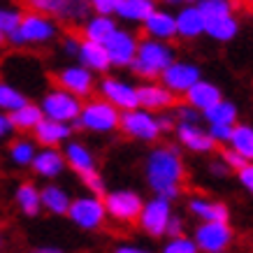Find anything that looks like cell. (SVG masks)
<instances>
[{
    "label": "cell",
    "instance_id": "484cf974",
    "mask_svg": "<svg viewBox=\"0 0 253 253\" xmlns=\"http://www.w3.org/2000/svg\"><path fill=\"white\" fill-rule=\"evenodd\" d=\"M239 21L235 14H221V16H209L205 21V35L216 42H230L237 38Z\"/></svg>",
    "mask_w": 253,
    "mask_h": 253
},
{
    "label": "cell",
    "instance_id": "f907efd6",
    "mask_svg": "<svg viewBox=\"0 0 253 253\" xmlns=\"http://www.w3.org/2000/svg\"><path fill=\"white\" fill-rule=\"evenodd\" d=\"M114 251H116V253H144V249H139V246H132V244H123V246H116Z\"/></svg>",
    "mask_w": 253,
    "mask_h": 253
},
{
    "label": "cell",
    "instance_id": "cb8c5ba5",
    "mask_svg": "<svg viewBox=\"0 0 253 253\" xmlns=\"http://www.w3.org/2000/svg\"><path fill=\"white\" fill-rule=\"evenodd\" d=\"M184 98L191 107H195L198 112H205L207 107H211L214 102H218V100L223 98V91L214 84V82L200 77L198 82L184 93Z\"/></svg>",
    "mask_w": 253,
    "mask_h": 253
},
{
    "label": "cell",
    "instance_id": "11a10c76",
    "mask_svg": "<svg viewBox=\"0 0 253 253\" xmlns=\"http://www.w3.org/2000/svg\"><path fill=\"white\" fill-rule=\"evenodd\" d=\"M5 44H7V35L0 31V46H5Z\"/></svg>",
    "mask_w": 253,
    "mask_h": 253
},
{
    "label": "cell",
    "instance_id": "30bf717a",
    "mask_svg": "<svg viewBox=\"0 0 253 253\" xmlns=\"http://www.w3.org/2000/svg\"><path fill=\"white\" fill-rule=\"evenodd\" d=\"M193 239L198 244V251L223 253L230 249L232 239H235V232H232L228 221H200Z\"/></svg>",
    "mask_w": 253,
    "mask_h": 253
},
{
    "label": "cell",
    "instance_id": "b9f144b4",
    "mask_svg": "<svg viewBox=\"0 0 253 253\" xmlns=\"http://www.w3.org/2000/svg\"><path fill=\"white\" fill-rule=\"evenodd\" d=\"M26 5H28L33 12H42V14L54 16L56 9H58V0H26Z\"/></svg>",
    "mask_w": 253,
    "mask_h": 253
},
{
    "label": "cell",
    "instance_id": "ac0fdd59",
    "mask_svg": "<svg viewBox=\"0 0 253 253\" xmlns=\"http://www.w3.org/2000/svg\"><path fill=\"white\" fill-rule=\"evenodd\" d=\"M65 156L58 146H42L35 151L31 169L42 179H58L65 172Z\"/></svg>",
    "mask_w": 253,
    "mask_h": 253
},
{
    "label": "cell",
    "instance_id": "52a82bcc",
    "mask_svg": "<svg viewBox=\"0 0 253 253\" xmlns=\"http://www.w3.org/2000/svg\"><path fill=\"white\" fill-rule=\"evenodd\" d=\"M82 102H84V100L77 98L75 93L65 91L61 86H54V88H49V91L42 95V100H40L38 105L46 119L75 123V119L79 116V109H82Z\"/></svg>",
    "mask_w": 253,
    "mask_h": 253
},
{
    "label": "cell",
    "instance_id": "5b68a950",
    "mask_svg": "<svg viewBox=\"0 0 253 253\" xmlns=\"http://www.w3.org/2000/svg\"><path fill=\"white\" fill-rule=\"evenodd\" d=\"M70 221L77 225L79 230L86 232H95L100 230L105 221H107V211H105V202H102V195H79V198L70 200L68 214H65Z\"/></svg>",
    "mask_w": 253,
    "mask_h": 253
},
{
    "label": "cell",
    "instance_id": "74e56055",
    "mask_svg": "<svg viewBox=\"0 0 253 253\" xmlns=\"http://www.w3.org/2000/svg\"><path fill=\"white\" fill-rule=\"evenodd\" d=\"M21 14L23 12H19V9H14V7H2V5H0V31L5 33V35H9V33L19 26Z\"/></svg>",
    "mask_w": 253,
    "mask_h": 253
},
{
    "label": "cell",
    "instance_id": "60d3db41",
    "mask_svg": "<svg viewBox=\"0 0 253 253\" xmlns=\"http://www.w3.org/2000/svg\"><path fill=\"white\" fill-rule=\"evenodd\" d=\"M82 181H84V186L88 188L91 193H95V195H105V179L98 174V169L95 172H91V174H84L82 176Z\"/></svg>",
    "mask_w": 253,
    "mask_h": 253
},
{
    "label": "cell",
    "instance_id": "d6a6232c",
    "mask_svg": "<svg viewBox=\"0 0 253 253\" xmlns=\"http://www.w3.org/2000/svg\"><path fill=\"white\" fill-rule=\"evenodd\" d=\"M228 146L242 154L246 161H253V126L251 123H235L228 139Z\"/></svg>",
    "mask_w": 253,
    "mask_h": 253
},
{
    "label": "cell",
    "instance_id": "7402d4cb",
    "mask_svg": "<svg viewBox=\"0 0 253 253\" xmlns=\"http://www.w3.org/2000/svg\"><path fill=\"white\" fill-rule=\"evenodd\" d=\"M75 58H77L84 68H88L91 72H95V75H107L109 70H112L107 49H105V44H100V42L82 40V42H79V51H77Z\"/></svg>",
    "mask_w": 253,
    "mask_h": 253
},
{
    "label": "cell",
    "instance_id": "7dc6e473",
    "mask_svg": "<svg viewBox=\"0 0 253 253\" xmlns=\"http://www.w3.org/2000/svg\"><path fill=\"white\" fill-rule=\"evenodd\" d=\"M181 232H184V221H181V216L172 214L169 216V221H168V230H165V235L172 237V235H181Z\"/></svg>",
    "mask_w": 253,
    "mask_h": 253
},
{
    "label": "cell",
    "instance_id": "f6af8a7d",
    "mask_svg": "<svg viewBox=\"0 0 253 253\" xmlns=\"http://www.w3.org/2000/svg\"><path fill=\"white\" fill-rule=\"evenodd\" d=\"M221 161L225 163V165H228V169H235V172H237V169H239V168H242V165H244V163H246V158H244V156H242V154H237L235 149H230V146H228V149L223 151Z\"/></svg>",
    "mask_w": 253,
    "mask_h": 253
},
{
    "label": "cell",
    "instance_id": "9f6ffc18",
    "mask_svg": "<svg viewBox=\"0 0 253 253\" xmlns=\"http://www.w3.org/2000/svg\"><path fill=\"white\" fill-rule=\"evenodd\" d=\"M2 244H5V237H2V230H0V249H2Z\"/></svg>",
    "mask_w": 253,
    "mask_h": 253
},
{
    "label": "cell",
    "instance_id": "4fadbf2b",
    "mask_svg": "<svg viewBox=\"0 0 253 253\" xmlns=\"http://www.w3.org/2000/svg\"><path fill=\"white\" fill-rule=\"evenodd\" d=\"M137 44H139L137 33L119 26V28L109 35L107 42H105V49H107L112 68H128V65L132 63V58H135Z\"/></svg>",
    "mask_w": 253,
    "mask_h": 253
},
{
    "label": "cell",
    "instance_id": "7a4b0ae2",
    "mask_svg": "<svg viewBox=\"0 0 253 253\" xmlns=\"http://www.w3.org/2000/svg\"><path fill=\"white\" fill-rule=\"evenodd\" d=\"M174 58H176V51L169 42L154 40V38H139L135 58H132V63L128 65V68L132 70L135 77H139L142 82H146V79H158L161 77L163 70L168 68Z\"/></svg>",
    "mask_w": 253,
    "mask_h": 253
},
{
    "label": "cell",
    "instance_id": "3957f363",
    "mask_svg": "<svg viewBox=\"0 0 253 253\" xmlns=\"http://www.w3.org/2000/svg\"><path fill=\"white\" fill-rule=\"evenodd\" d=\"M58 40V23L54 16L42 12H28L21 14V21L14 31L7 35V42L12 46H46Z\"/></svg>",
    "mask_w": 253,
    "mask_h": 253
},
{
    "label": "cell",
    "instance_id": "6da1fadb",
    "mask_svg": "<svg viewBox=\"0 0 253 253\" xmlns=\"http://www.w3.org/2000/svg\"><path fill=\"white\" fill-rule=\"evenodd\" d=\"M144 179L154 195L176 200L186 181V165L176 146H156L144 161Z\"/></svg>",
    "mask_w": 253,
    "mask_h": 253
},
{
    "label": "cell",
    "instance_id": "d4e9b609",
    "mask_svg": "<svg viewBox=\"0 0 253 253\" xmlns=\"http://www.w3.org/2000/svg\"><path fill=\"white\" fill-rule=\"evenodd\" d=\"M188 209L191 214L200 221H228L230 218V209L228 205H223L218 200H209V198H195L188 200Z\"/></svg>",
    "mask_w": 253,
    "mask_h": 253
},
{
    "label": "cell",
    "instance_id": "9c48e42d",
    "mask_svg": "<svg viewBox=\"0 0 253 253\" xmlns=\"http://www.w3.org/2000/svg\"><path fill=\"white\" fill-rule=\"evenodd\" d=\"M105 202V211L109 218H114L119 223H135L139 216V209L144 205L142 195L128 188H119V191H105L102 195Z\"/></svg>",
    "mask_w": 253,
    "mask_h": 253
},
{
    "label": "cell",
    "instance_id": "44dd1931",
    "mask_svg": "<svg viewBox=\"0 0 253 253\" xmlns=\"http://www.w3.org/2000/svg\"><path fill=\"white\" fill-rule=\"evenodd\" d=\"M63 156H65V165H68L72 172H77L79 176L91 174L98 169V163H95V156L84 142H77V139L70 137L65 142V149H63Z\"/></svg>",
    "mask_w": 253,
    "mask_h": 253
},
{
    "label": "cell",
    "instance_id": "9a60e30c",
    "mask_svg": "<svg viewBox=\"0 0 253 253\" xmlns=\"http://www.w3.org/2000/svg\"><path fill=\"white\" fill-rule=\"evenodd\" d=\"M137 102L139 107L158 114V112H168V109L174 107L176 95L163 84L161 79H146L137 86Z\"/></svg>",
    "mask_w": 253,
    "mask_h": 253
},
{
    "label": "cell",
    "instance_id": "1f68e13d",
    "mask_svg": "<svg viewBox=\"0 0 253 253\" xmlns=\"http://www.w3.org/2000/svg\"><path fill=\"white\" fill-rule=\"evenodd\" d=\"M35 151H38V142L33 137H16L9 142L7 158L14 168H31Z\"/></svg>",
    "mask_w": 253,
    "mask_h": 253
},
{
    "label": "cell",
    "instance_id": "ffe728a7",
    "mask_svg": "<svg viewBox=\"0 0 253 253\" xmlns=\"http://www.w3.org/2000/svg\"><path fill=\"white\" fill-rule=\"evenodd\" d=\"M146 38L154 40H163V42H172L176 38V23H174V14L169 9H158L156 7L151 14L146 16L144 21L139 23Z\"/></svg>",
    "mask_w": 253,
    "mask_h": 253
},
{
    "label": "cell",
    "instance_id": "8992f818",
    "mask_svg": "<svg viewBox=\"0 0 253 253\" xmlns=\"http://www.w3.org/2000/svg\"><path fill=\"white\" fill-rule=\"evenodd\" d=\"M119 130H121L126 137L137 139V142H156V139L163 135L158 116L144 107H132V109L121 112Z\"/></svg>",
    "mask_w": 253,
    "mask_h": 253
},
{
    "label": "cell",
    "instance_id": "f1b7e54d",
    "mask_svg": "<svg viewBox=\"0 0 253 253\" xmlns=\"http://www.w3.org/2000/svg\"><path fill=\"white\" fill-rule=\"evenodd\" d=\"M91 16V5L88 0H58L54 19L65 23V26H82Z\"/></svg>",
    "mask_w": 253,
    "mask_h": 253
},
{
    "label": "cell",
    "instance_id": "db71d44e",
    "mask_svg": "<svg viewBox=\"0 0 253 253\" xmlns=\"http://www.w3.org/2000/svg\"><path fill=\"white\" fill-rule=\"evenodd\" d=\"M168 5H193V2H198V0H165Z\"/></svg>",
    "mask_w": 253,
    "mask_h": 253
},
{
    "label": "cell",
    "instance_id": "4316f807",
    "mask_svg": "<svg viewBox=\"0 0 253 253\" xmlns=\"http://www.w3.org/2000/svg\"><path fill=\"white\" fill-rule=\"evenodd\" d=\"M156 7H158L156 0H121L114 12V16L123 23H135V26H139Z\"/></svg>",
    "mask_w": 253,
    "mask_h": 253
},
{
    "label": "cell",
    "instance_id": "8fae6325",
    "mask_svg": "<svg viewBox=\"0 0 253 253\" xmlns=\"http://www.w3.org/2000/svg\"><path fill=\"white\" fill-rule=\"evenodd\" d=\"M56 86H61V88L75 93L77 98L84 100L93 95L95 86H98V79H95V72H91L82 63H77V65H65V68L56 72Z\"/></svg>",
    "mask_w": 253,
    "mask_h": 253
},
{
    "label": "cell",
    "instance_id": "e575fe53",
    "mask_svg": "<svg viewBox=\"0 0 253 253\" xmlns=\"http://www.w3.org/2000/svg\"><path fill=\"white\" fill-rule=\"evenodd\" d=\"M23 102H28V95L21 91V88H16L14 84H9V82H0V112H14L16 107H21Z\"/></svg>",
    "mask_w": 253,
    "mask_h": 253
},
{
    "label": "cell",
    "instance_id": "ab89813d",
    "mask_svg": "<svg viewBox=\"0 0 253 253\" xmlns=\"http://www.w3.org/2000/svg\"><path fill=\"white\" fill-rule=\"evenodd\" d=\"M174 116H176V121H188V123H200L202 121V112H198L195 107H191L188 102H186V105H176Z\"/></svg>",
    "mask_w": 253,
    "mask_h": 253
},
{
    "label": "cell",
    "instance_id": "7bdbcfd3",
    "mask_svg": "<svg viewBox=\"0 0 253 253\" xmlns=\"http://www.w3.org/2000/svg\"><path fill=\"white\" fill-rule=\"evenodd\" d=\"M237 179H239V184L253 195V161H246L244 165L237 169Z\"/></svg>",
    "mask_w": 253,
    "mask_h": 253
},
{
    "label": "cell",
    "instance_id": "ba28073f",
    "mask_svg": "<svg viewBox=\"0 0 253 253\" xmlns=\"http://www.w3.org/2000/svg\"><path fill=\"white\" fill-rule=\"evenodd\" d=\"M172 214H174V211H172V200L163 198V195H154L151 200H146L144 205H142L137 223L149 237L161 239V237H165L168 221Z\"/></svg>",
    "mask_w": 253,
    "mask_h": 253
},
{
    "label": "cell",
    "instance_id": "ee69618b",
    "mask_svg": "<svg viewBox=\"0 0 253 253\" xmlns=\"http://www.w3.org/2000/svg\"><path fill=\"white\" fill-rule=\"evenodd\" d=\"M119 2L121 0H88L91 12H95V14H114Z\"/></svg>",
    "mask_w": 253,
    "mask_h": 253
},
{
    "label": "cell",
    "instance_id": "5bb4252c",
    "mask_svg": "<svg viewBox=\"0 0 253 253\" xmlns=\"http://www.w3.org/2000/svg\"><path fill=\"white\" fill-rule=\"evenodd\" d=\"M200 77H202L200 65H195V63H191V61H179V58H174L168 68L163 70V75L158 79H161L174 95H184Z\"/></svg>",
    "mask_w": 253,
    "mask_h": 253
},
{
    "label": "cell",
    "instance_id": "f546056e",
    "mask_svg": "<svg viewBox=\"0 0 253 253\" xmlns=\"http://www.w3.org/2000/svg\"><path fill=\"white\" fill-rule=\"evenodd\" d=\"M14 202L21 209V214L26 216H38L42 211V202H40V188L33 181H23L16 186L14 191Z\"/></svg>",
    "mask_w": 253,
    "mask_h": 253
},
{
    "label": "cell",
    "instance_id": "7c38bea8",
    "mask_svg": "<svg viewBox=\"0 0 253 253\" xmlns=\"http://www.w3.org/2000/svg\"><path fill=\"white\" fill-rule=\"evenodd\" d=\"M95 88H98L100 98H105L107 102H112V105H114L116 109H121V112L132 109V107H139L137 86L130 84V82H126V79H121V77H112V75H107V77L100 79Z\"/></svg>",
    "mask_w": 253,
    "mask_h": 253
},
{
    "label": "cell",
    "instance_id": "d590c367",
    "mask_svg": "<svg viewBox=\"0 0 253 253\" xmlns=\"http://www.w3.org/2000/svg\"><path fill=\"white\" fill-rule=\"evenodd\" d=\"M202 14L207 16H221V14H235V0H198L195 2Z\"/></svg>",
    "mask_w": 253,
    "mask_h": 253
},
{
    "label": "cell",
    "instance_id": "816d5d0a",
    "mask_svg": "<svg viewBox=\"0 0 253 253\" xmlns=\"http://www.w3.org/2000/svg\"><path fill=\"white\" fill-rule=\"evenodd\" d=\"M158 123H161V130H169V128H174V119L172 116H158Z\"/></svg>",
    "mask_w": 253,
    "mask_h": 253
},
{
    "label": "cell",
    "instance_id": "f35d334b",
    "mask_svg": "<svg viewBox=\"0 0 253 253\" xmlns=\"http://www.w3.org/2000/svg\"><path fill=\"white\" fill-rule=\"evenodd\" d=\"M232 126L235 123H209V137L216 142V146L218 144H228V139H230V132H232Z\"/></svg>",
    "mask_w": 253,
    "mask_h": 253
},
{
    "label": "cell",
    "instance_id": "8d00e7d4",
    "mask_svg": "<svg viewBox=\"0 0 253 253\" xmlns=\"http://www.w3.org/2000/svg\"><path fill=\"white\" fill-rule=\"evenodd\" d=\"M165 253H198V244L193 237H186L184 232L181 235H172L168 237V244L163 246Z\"/></svg>",
    "mask_w": 253,
    "mask_h": 253
},
{
    "label": "cell",
    "instance_id": "d6986e66",
    "mask_svg": "<svg viewBox=\"0 0 253 253\" xmlns=\"http://www.w3.org/2000/svg\"><path fill=\"white\" fill-rule=\"evenodd\" d=\"M205 21L207 16L202 14V9L193 5H181V9L174 14L176 23V38L181 40H198L205 35Z\"/></svg>",
    "mask_w": 253,
    "mask_h": 253
},
{
    "label": "cell",
    "instance_id": "f5cc1de1",
    "mask_svg": "<svg viewBox=\"0 0 253 253\" xmlns=\"http://www.w3.org/2000/svg\"><path fill=\"white\" fill-rule=\"evenodd\" d=\"M38 253H61V249L58 246H40Z\"/></svg>",
    "mask_w": 253,
    "mask_h": 253
},
{
    "label": "cell",
    "instance_id": "2e32d148",
    "mask_svg": "<svg viewBox=\"0 0 253 253\" xmlns=\"http://www.w3.org/2000/svg\"><path fill=\"white\" fill-rule=\"evenodd\" d=\"M174 135H176V142L184 146L186 151H191V154H214L216 142L209 137V132L200 123L176 121Z\"/></svg>",
    "mask_w": 253,
    "mask_h": 253
},
{
    "label": "cell",
    "instance_id": "bcb514c9",
    "mask_svg": "<svg viewBox=\"0 0 253 253\" xmlns=\"http://www.w3.org/2000/svg\"><path fill=\"white\" fill-rule=\"evenodd\" d=\"M79 42H82V38H77V35H65V38L61 40V49L63 54L70 56V58H75L79 51Z\"/></svg>",
    "mask_w": 253,
    "mask_h": 253
},
{
    "label": "cell",
    "instance_id": "83f0119b",
    "mask_svg": "<svg viewBox=\"0 0 253 253\" xmlns=\"http://www.w3.org/2000/svg\"><path fill=\"white\" fill-rule=\"evenodd\" d=\"M70 193L58 184H46L44 188H40V202L42 209L54 216H65L70 207Z\"/></svg>",
    "mask_w": 253,
    "mask_h": 253
},
{
    "label": "cell",
    "instance_id": "e0dca14e",
    "mask_svg": "<svg viewBox=\"0 0 253 253\" xmlns=\"http://www.w3.org/2000/svg\"><path fill=\"white\" fill-rule=\"evenodd\" d=\"M75 135V126L65 121H56V119H46L42 116L40 123L33 128V139L40 146H61Z\"/></svg>",
    "mask_w": 253,
    "mask_h": 253
},
{
    "label": "cell",
    "instance_id": "603a6c76",
    "mask_svg": "<svg viewBox=\"0 0 253 253\" xmlns=\"http://www.w3.org/2000/svg\"><path fill=\"white\" fill-rule=\"evenodd\" d=\"M116 28H119V19L114 14H95V12H91V16L82 23V40L105 44Z\"/></svg>",
    "mask_w": 253,
    "mask_h": 253
},
{
    "label": "cell",
    "instance_id": "277c9868",
    "mask_svg": "<svg viewBox=\"0 0 253 253\" xmlns=\"http://www.w3.org/2000/svg\"><path fill=\"white\" fill-rule=\"evenodd\" d=\"M119 119H121V109H116L105 98H91L82 102L79 116L72 126L93 135H107V132L119 130Z\"/></svg>",
    "mask_w": 253,
    "mask_h": 253
},
{
    "label": "cell",
    "instance_id": "4dcf8cb0",
    "mask_svg": "<svg viewBox=\"0 0 253 253\" xmlns=\"http://www.w3.org/2000/svg\"><path fill=\"white\" fill-rule=\"evenodd\" d=\"M42 109H40V105H35V102H23L21 107H16L14 112H9V121H12V126H14V130L19 132H33V128L40 123V119H42Z\"/></svg>",
    "mask_w": 253,
    "mask_h": 253
},
{
    "label": "cell",
    "instance_id": "681fc988",
    "mask_svg": "<svg viewBox=\"0 0 253 253\" xmlns=\"http://www.w3.org/2000/svg\"><path fill=\"white\" fill-rule=\"evenodd\" d=\"M211 172H214L216 176H225L228 174V165L223 161H216V163H211Z\"/></svg>",
    "mask_w": 253,
    "mask_h": 253
},
{
    "label": "cell",
    "instance_id": "6f0895ef",
    "mask_svg": "<svg viewBox=\"0 0 253 253\" xmlns=\"http://www.w3.org/2000/svg\"><path fill=\"white\" fill-rule=\"evenodd\" d=\"M251 2H253V0H251Z\"/></svg>",
    "mask_w": 253,
    "mask_h": 253
},
{
    "label": "cell",
    "instance_id": "836d02e7",
    "mask_svg": "<svg viewBox=\"0 0 253 253\" xmlns=\"http://www.w3.org/2000/svg\"><path fill=\"white\" fill-rule=\"evenodd\" d=\"M202 116H205L207 123H237L239 121V109L235 102L221 98L218 102H214L211 107L205 109Z\"/></svg>",
    "mask_w": 253,
    "mask_h": 253
},
{
    "label": "cell",
    "instance_id": "c3c4849f",
    "mask_svg": "<svg viewBox=\"0 0 253 253\" xmlns=\"http://www.w3.org/2000/svg\"><path fill=\"white\" fill-rule=\"evenodd\" d=\"M12 132H14V126H12V121H9V114L0 112V142L7 139Z\"/></svg>",
    "mask_w": 253,
    "mask_h": 253
}]
</instances>
